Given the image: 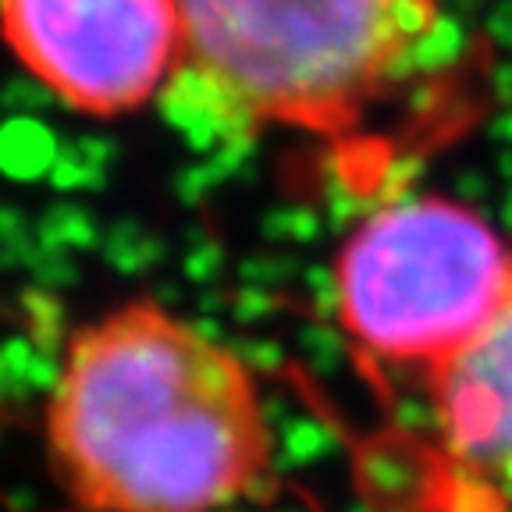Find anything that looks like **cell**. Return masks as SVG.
<instances>
[{
	"instance_id": "obj_4",
	"label": "cell",
	"mask_w": 512,
	"mask_h": 512,
	"mask_svg": "<svg viewBox=\"0 0 512 512\" xmlns=\"http://www.w3.org/2000/svg\"><path fill=\"white\" fill-rule=\"evenodd\" d=\"M0 40L64 107L121 118L168 86L178 15L171 0H0Z\"/></svg>"
},
{
	"instance_id": "obj_3",
	"label": "cell",
	"mask_w": 512,
	"mask_h": 512,
	"mask_svg": "<svg viewBox=\"0 0 512 512\" xmlns=\"http://www.w3.org/2000/svg\"><path fill=\"white\" fill-rule=\"evenodd\" d=\"M512 296V246L484 214L445 196L377 207L335 260L338 324L370 360L438 370Z\"/></svg>"
},
{
	"instance_id": "obj_1",
	"label": "cell",
	"mask_w": 512,
	"mask_h": 512,
	"mask_svg": "<svg viewBox=\"0 0 512 512\" xmlns=\"http://www.w3.org/2000/svg\"><path fill=\"white\" fill-rule=\"evenodd\" d=\"M47 452L82 512H221L278 488L249 367L150 299L68 338Z\"/></svg>"
},
{
	"instance_id": "obj_5",
	"label": "cell",
	"mask_w": 512,
	"mask_h": 512,
	"mask_svg": "<svg viewBox=\"0 0 512 512\" xmlns=\"http://www.w3.org/2000/svg\"><path fill=\"white\" fill-rule=\"evenodd\" d=\"M427 384L456 484L491 509L512 505V296Z\"/></svg>"
},
{
	"instance_id": "obj_2",
	"label": "cell",
	"mask_w": 512,
	"mask_h": 512,
	"mask_svg": "<svg viewBox=\"0 0 512 512\" xmlns=\"http://www.w3.org/2000/svg\"><path fill=\"white\" fill-rule=\"evenodd\" d=\"M178 61L160 111L196 146L271 128L342 139L434 68L438 0H171Z\"/></svg>"
}]
</instances>
